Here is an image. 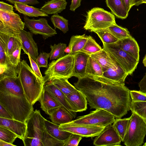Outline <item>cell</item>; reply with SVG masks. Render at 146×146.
<instances>
[{
    "label": "cell",
    "mask_w": 146,
    "mask_h": 146,
    "mask_svg": "<svg viewBox=\"0 0 146 146\" xmlns=\"http://www.w3.org/2000/svg\"><path fill=\"white\" fill-rule=\"evenodd\" d=\"M74 86L85 96L90 109H102L121 118L130 110V90L125 85L100 81L86 76Z\"/></svg>",
    "instance_id": "obj_1"
},
{
    "label": "cell",
    "mask_w": 146,
    "mask_h": 146,
    "mask_svg": "<svg viewBox=\"0 0 146 146\" xmlns=\"http://www.w3.org/2000/svg\"><path fill=\"white\" fill-rule=\"evenodd\" d=\"M0 104L13 119L26 122L34 111L17 77H0Z\"/></svg>",
    "instance_id": "obj_2"
},
{
    "label": "cell",
    "mask_w": 146,
    "mask_h": 146,
    "mask_svg": "<svg viewBox=\"0 0 146 146\" xmlns=\"http://www.w3.org/2000/svg\"><path fill=\"white\" fill-rule=\"evenodd\" d=\"M18 77L28 100L32 105L38 101L46 83L33 72L26 60H21L19 65Z\"/></svg>",
    "instance_id": "obj_3"
},
{
    "label": "cell",
    "mask_w": 146,
    "mask_h": 146,
    "mask_svg": "<svg viewBox=\"0 0 146 146\" xmlns=\"http://www.w3.org/2000/svg\"><path fill=\"white\" fill-rule=\"evenodd\" d=\"M74 64V55L70 54H66L59 59L53 60L44 72L45 82L57 78H70L72 77Z\"/></svg>",
    "instance_id": "obj_4"
},
{
    "label": "cell",
    "mask_w": 146,
    "mask_h": 146,
    "mask_svg": "<svg viewBox=\"0 0 146 146\" xmlns=\"http://www.w3.org/2000/svg\"><path fill=\"white\" fill-rule=\"evenodd\" d=\"M131 112L123 142L127 146H141L146 135V123L145 119L137 113Z\"/></svg>",
    "instance_id": "obj_5"
},
{
    "label": "cell",
    "mask_w": 146,
    "mask_h": 146,
    "mask_svg": "<svg viewBox=\"0 0 146 146\" xmlns=\"http://www.w3.org/2000/svg\"><path fill=\"white\" fill-rule=\"evenodd\" d=\"M116 23L113 14L102 8L94 7L87 12L84 28L94 32L97 30L107 29Z\"/></svg>",
    "instance_id": "obj_6"
},
{
    "label": "cell",
    "mask_w": 146,
    "mask_h": 146,
    "mask_svg": "<svg viewBox=\"0 0 146 146\" xmlns=\"http://www.w3.org/2000/svg\"><path fill=\"white\" fill-rule=\"evenodd\" d=\"M115 120V117L110 112L103 109H98L66 123L70 125L106 127L113 123Z\"/></svg>",
    "instance_id": "obj_7"
},
{
    "label": "cell",
    "mask_w": 146,
    "mask_h": 146,
    "mask_svg": "<svg viewBox=\"0 0 146 146\" xmlns=\"http://www.w3.org/2000/svg\"><path fill=\"white\" fill-rule=\"evenodd\" d=\"M103 44V48L109 55L120 64L128 75H131L139 61L121 49L116 43Z\"/></svg>",
    "instance_id": "obj_8"
},
{
    "label": "cell",
    "mask_w": 146,
    "mask_h": 146,
    "mask_svg": "<svg viewBox=\"0 0 146 146\" xmlns=\"http://www.w3.org/2000/svg\"><path fill=\"white\" fill-rule=\"evenodd\" d=\"M25 27L18 14L0 10V33L21 38V30Z\"/></svg>",
    "instance_id": "obj_9"
},
{
    "label": "cell",
    "mask_w": 146,
    "mask_h": 146,
    "mask_svg": "<svg viewBox=\"0 0 146 146\" xmlns=\"http://www.w3.org/2000/svg\"><path fill=\"white\" fill-rule=\"evenodd\" d=\"M45 119L39 110L34 111L26 121L27 130L24 138H31L41 140L43 133L46 129Z\"/></svg>",
    "instance_id": "obj_10"
},
{
    "label": "cell",
    "mask_w": 146,
    "mask_h": 146,
    "mask_svg": "<svg viewBox=\"0 0 146 146\" xmlns=\"http://www.w3.org/2000/svg\"><path fill=\"white\" fill-rule=\"evenodd\" d=\"M25 26L33 34L40 35L44 40L55 36L57 34L55 29L48 24L47 19L44 18L38 19H30L27 17H24Z\"/></svg>",
    "instance_id": "obj_11"
},
{
    "label": "cell",
    "mask_w": 146,
    "mask_h": 146,
    "mask_svg": "<svg viewBox=\"0 0 146 146\" xmlns=\"http://www.w3.org/2000/svg\"><path fill=\"white\" fill-rule=\"evenodd\" d=\"M122 141L113 125L111 124L96 136L93 143L97 146H120Z\"/></svg>",
    "instance_id": "obj_12"
},
{
    "label": "cell",
    "mask_w": 146,
    "mask_h": 146,
    "mask_svg": "<svg viewBox=\"0 0 146 146\" xmlns=\"http://www.w3.org/2000/svg\"><path fill=\"white\" fill-rule=\"evenodd\" d=\"M106 127L84 125H70L66 123L59 125V128L61 130L86 137L98 136Z\"/></svg>",
    "instance_id": "obj_13"
},
{
    "label": "cell",
    "mask_w": 146,
    "mask_h": 146,
    "mask_svg": "<svg viewBox=\"0 0 146 146\" xmlns=\"http://www.w3.org/2000/svg\"><path fill=\"white\" fill-rule=\"evenodd\" d=\"M128 75L117 62L116 65L104 72L102 76L94 78L100 81L125 85V79Z\"/></svg>",
    "instance_id": "obj_14"
},
{
    "label": "cell",
    "mask_w": 146,
    "mask_h": 146,
    "mask_svg": "<svg viewBox=\"0 0 146 146\" xmlns=\"http://www.w3.org/2000/svg\"><path fill=\"white\" fill-rule=\"evenodd\" d=\"M33 34L24 29L21 30L20 36L21 41L22 49L24 54H29L36 61L38 56L37 43L34 40Z\"/></svg>",
    "instance_id": "obj_15"
},
{
    "label": "cell",
    "mask_w": 146,
    "mask_h": 146,
    "mask_svg": "<svg viewBox=\"0 0 146 146\" xmlns=\"http://www.w3.org/2000/svg\"><path fill=\"white\" fill-rule=\"evenodd\" d=\"M65 97L73 111L81 112L87 110V101L86 98L79 90L77 89L71 94L66 95Z\"/></svg>",
    "instance_id": "obj_16"
},
{
    "label": "cell",
    "mask_w": 146,
    "mask_h": 146,
    "mask_svg": "<svg viewBox=\"0 0 146 146\" xmlns=\"http://www.w3.org/2000/svg\"><path fill=\"white\" fill-rule=\"evenodd\" d=\"M0 126L8 129L16 134L18 138L22 141L25 136L27 130L26 122H23L14 119L0 117Z\"/></svg>",
    "instance_id": "obj_17"
},
{
    "label": "cell",
    "mask_w": 146,
    "mask_h": 146,
    "mask_svg": "<svg viewBox=\"0 0 146 146\" xmlns=\"http://www.w3.org/2000/svg\"><path fill=\"white\" fill-rule=\"evenodd\" d=\"M44 88L56 100L61 106L64 108L75 118L76 112L72 110L67 102L65 95L50 82L46 83Z\"/></svg>",
    "instance_id": "obj_18"
},
{
    "label": "cell",
    "mask_w": 146,
    "mask_h": 146,
    "mask_svg": "<svg viewBox=\"0 0 146 146\" xmlns=\"http://www.w3.org/2000/svg\"><path fill=\"white\" fill-rule=\"evenodd\" d=\"M39 101L42 110L50 115L57 108L61 106L56 100L44 87Z\"/></svg>",
    "instance_id": "obj_19"
},
{
    "label": "cell",
    "mask_w": 146,
    "mask_h": 146,
    "mask_svg": "<svg viewBox=\"0 0 146 146\" xmlns=\"http://www.w3.org/2000/svg\"><path fill=\"white\" fill-rule=\"evenodd\" d=\"M74 64L72 76L78 78L86 76L88 61L90 55L81 52L74 54Z\"/></svg>",
    "instance_id": "obj_20"
},
{
    "label": "cell",
    "mask_w": 146,
    "mask_h": 146,
    "mask_svg": "<svg viewBox=\"0 0 146 146\" xmlns=\"http://www.w3.org/2000/svg\"><path fill=\"white\" fill-rule=\"evenodd\" d=\"M116 43L122 50L139 61V47L137 42L132 37L119 40Z\"/></svg>",
    "instance_id": "obj_21"
},
{
    "label": "cell",
    "mask_w": 146,
    "mask_h": 146,
    "mask_svg": "<svg viewBox=\"0 0 146 146\" xmlns=\"http://www.w3.org/2000/svg\"><path fill=\"white\" fill-rule=\"evenodd\" d=\"M90 56L99 63L104 72L108 68L116 65L117 63L103 48L100 51Z\"/></svg>",
    "instance_id": "obj_22"
},
{
    "label": "cell",
    "mask_w": 146,
    "mask_h": 146,
    "mask_svg": "<svg viewBox=\"0 0 146 146\" xmlns=\"http://www.w3.org/2000/svg\"><path fill=\"white\" fill-rule=\"evenodd\" d=\"M67 4L66 0H50L45 2L40 10L48 15L57 14L64 10Z\"/></svg>",
    "instance_id": "obj_23"
},
{
    "label": "cell",
    "mask_w": 146,
    "mask_h": 146,
    "mask_svg": "<svg viewBox=\"0 0 146 146\" xmlns=\"http://www.w3.org/2000/svg\"><path fill=\"white\" fill-rule=\"evenodd\" d=\"M73 118V116L62 106L56 109L49 116L52 123L58 125L70 122Z\"/></svg>",
    "instance_id": "obj_24"
},
{
    "label": "cell",
    "mask_w": 146,
    "mask_h": 146,
    "mask_svg": "<svg viewBox=\"0 0 146 146\" xmlns=\"http://www.w3.org/2000/svg\"><path fill=\"white\" fill-rule=\"evenodd\" d=\"M44 123L46 129L51 135L65 142L72 134L70 132L60 129L59 128L60 125L55 124L46 119L45 120Z\"/></svg>",
    "instance_id": "obj_25"
},
{
    "label": "cell",
    "mask_w": 146,
    "mask_h": 146,
    "mask_svg": "<svg viewBox=\"0 0 146 146\" xmlns=\"http://www.w3.org/2000/svg\"><path fill=\"white\" fill-rule=\"evenodd\" d=\"M14 7L19 13L25 17H48L40 10V9L32 6L19 3H14Z\"/></svg>",
    "instance_id": "obj_26"
},
{
    "label": "cell",
    "mask_w": 146,
    "mask_h": 146,
    "mask_svg": "<svg viewBox=\"0 0 146 146\" xmlns=\"http://www.w3.org/2000/svg\"><path fill=\"white\" fill-rule=\"evenodd\" d=\"M106 2L112 13L116 17L121 19L127 17L128 13L121 0H106Z\"/></svg>",
    "instance_id": "obj_27"
},
{
    "label": "cell",
    "mask_w": 146,
    "mask_h": 146,
    "mask_svg": "<svg viewBox=\"0 0 146 146\" xmlns=\"http://www.w3.org/2000/svg\"><path fill=\"white\" fill-rule=\"evenodd\" d=\"M87 39V36L85 34L72 36L68 45L71 49L70 54H74L80 52L84 46Z\"/></svg>",
    "instance_id": "obj_28"
},
{
    "label": "cell",
    "mask_w": 146,
    "mask_h": 146,
    "mask_svg": "<svg viewBox=\"0 0 146 146\" xmlns=\"http://www.w3.org/2000/svg\"><path fill=\"white\" fill-rule=\"evenodd\" d=\"M103 72L102 68L100 65L95 60L90 56L88 61L86 71V76H90L94 78H97L102 76Z\"/></svg>",
    "instance_id": "obj_29"
},
{
    "label": "cell",
    "mask_w": 146,
    "mask_h": 146,
    "mask_svg": "<svg viewBox=\"0 0 146 146\" xmlns=\"http://www.w3.org/2000/svg\"><path fill=\"white\" fill-rule=\"evenodd\" d=\"M68 79L65 78H57L49 82L52 83L66 95L77 90L74 86L69 83Z\"/></svg>",
    "instance_id": "obj_30"
},
{
    "label": "cell",
    "mask_w": 146,
    "mask_h": 146,
    "mask_svg": "<svg viewBox=\"0 0 146 146\" xmlns=\"http://www.w3.org/2000/svg\"><path fill=\"white\" fill-rule=\"evenodd\" d=\"M130 121V117L123 119L116 118L113 125L123 141Z\"/></svg>",
    "instance_id": "obj_31"
},
{
    "label": "cell",
    "mask_w": 146,
    "mask_h": 146,
    "mask_svg": "<svg viewBox=\"0 0 146 146\" xmlns=\"http://www.w3.org/2000/svg\"><path fill=\"white\" fill-rule=\"evenodd\" d=\"M87 41L83 48L80 52L89 55L101 50L102 48L90 36H87Z\"/></svg>",
    "instance_id": "obj_32"
},
{
    "label": "cell",
    "mask_w": 146,
    "mask_h": 146,
    "mask_svg": "<svg viewBox=\"0 0 146 146\" xmlns=\"http://www.w3.org/2000/svg\"><path fill=\"white\" fill-rule=\"evenodd\" d=\"M50 20L55 29H58L64 33L68 31V20L62 16L58 14H53L51 17Z\"/></svg>",
    "instance_id": "obj_33"
},
{
    "label": "cell",
    "mask_w": 146,
    "mask_h": 146,
    "mask_svg": "<svg viewBox=\"0 0 146 146\" xmlns=\"http://www.w3.org/2000/svg\"><path fill=\"white\" fill-rule=\"evenodd\" d=\"M107 29L119 40L132 37L127 29L119 26L116 23L111 25Z\"/></svg>",
    "instance_id": "obj_34"
},
{
    "label": "cell",
    "mask_w": 146,
    "mask_h": 146,
    "mask_svg": "<svg viewBox=\"0 0 146 146\" xmlns=\"http://www.w3.org/2000/svg\"><path fill=\"white\" fill-rule=\"evenodd\" d=\"M66 47V44L61 42L54 44L53 45L51 44L50 60H57L64 56L65 55V49Z\"/></svg>",
    "instance_id": "obj_35"
},
{
    "label": "cell",
    "mask_w": 146,
    "mask_h": 146,
    "mask_svg": "<svg viewBox=\"0 0 146 146\" xmlns=\"http://www.w3.org/2000/svg\"><path fill=\"white\" fill-rule=\"evenodd\" d=\"M19 65L15 66L6 61L5 64L0 65V77L4 76L17 77Z\"/></svg>",
    "instance_id": "obj_36"
},
{
    "label": "cell",
    "mask_w": 146,
    "mask_h": 146,
    "mask_svg": "<svg viewBox=\"0 0 146 146\" xmlns=\"http://www.w3.org/2000/svg\"><path fill=\"white\" fill-rule=\"evenodd\" d=\"M19 46H22L21 38L7 35L5 51L6 56L11 54Z\"/></svg>",
    "instance_id": "obj_37"
},
{
    "label": "cell",
    "mask_w": 146,
    "mask_h": 146,
    "mask_svg": "<svg viewBox=\"0 0 146 146\" xmlns=\"http://www.w3.org/2000/svg\"><path fill=\"white\" fill-rule=\"evenodd\" d=\"M41 141L43 146H64L65 143L52 136L46 129L43 133Z\"/></svg>",
    "instance_id": "obj_38"
},
{
    "label": "cell",
    "mask_w": 146,
    "mask_h": 146,
    "mask_svg": "<svg viewBox=\"0 0 146 146\" xmlns=\"http://www.w3.org/2000/svg\"><path fill=\"white\" fill-rule=\"evenodd\" d=\"M94 32L98 35L103 43L110 44L115 43L119 40L107 29L97 30Z\"/></svg>",
    "instance_id": "obj_39"
},
{
    "label": "cell",
    "mask_w": 146,
    "mask_h": 146,
    "mask_svg": "<svg viewBox=\"0 0 146 146\" xmlns=\"http://www.w3.org/2000/svg\"><path fill=\"white\" fill-rule=\"evenodd\" d=\"M18 136L10 130L0 126V140L8 143L13 144Z\"/></svg>",
    "instance_id": "obj_40"
},
{
    "label": "cell",
    "mask_w": 146,
    "mask_h": 146,
    "mask_svg": "<svg viewBox=\"0 0 146 146\" xmlns=\"http://www.w3.org/2000/svg\"><path fill=\"white\" fill-rule=\"evenodd\" d=\"M130 110L146 119V102H131Z\"/></svg>",
    "instance_id": "obj_41"
},
{
    "label": "cell",
    "mask_w": 146,
    "mask_h": 146,
    "mask_svg": "<svg viewBox=\"0 0 146 146\" xmlns=\"http://www.w3.org/2000/svg\"><path fill=\"white\" fill-rule=\"evenodd\" d=\"M7 38V35L0 33V65L6 63L7 56L5 51Z\"/></svg>",
    "instance_id": "obj_42"
},
{
    "label": "cell",
    "mask_w": 146,
    "mask_h": 146,
    "mask_svg": "<svg viewBox=\"0 0 146 146\" xmlns=\"http://www.w3.org/2000/svg\"><path fill=\"white\" fill-rule=\"evenodd\" d=\"M22 46H19L11 54L7 56L6 61L12 65L17 66L21 61L20 56Z\"/></svg>",
    "instance_id": "obj_43"
},
{
    "label": "cell",
    "mask_w": 146,
    "mask_h": 146,
    "mask_svg": "<svg viewBox=\"0 0 146 146\" xmlns=\"http://www.w3.org/2000/svg\"><path fill=\"white\" fill-rule=\"evenodd\" d=\"M50 57V53L40 52L37 57L35 61L40 68L41 67L47 68L48 67V60Z\"/></svg>",
    "instance_id": "obj_44"
},
{
    "label": "cell",
    "mask_w": 146,
    "mask_h": 146,
    "mask_svg": "<svg viewBox=\"0 0 146 146\" xmlns=\"http://www.w3.org/2000/svg\"><path fill=\"white\" fill-rule=\"evenodd\" d=\"M130 94L132 102H146V93L140 90H130Z\"/></svg>",
    "instance_id": "obj_45"
},
{
    "label": "cell",
    "mask_w": 146,
    "mask_h": 146,
    "mask_svg": "<svg viewBox=\"0 0 146 146\" xmlns=\"http://www.w3.org/2000/svg\"><path fill=\"white\" fill-rule=\"evenodd\" d=\"M82 137L81 135L72 133L65 142L64 146H77Z\"/></svg>",
    "instance_id": "obj_46"
},
{
    "label": "cell",
    "mask_w": 146,
    "mask_h": 146,
    "mask_svg": "<svg viewBox=\"0 0 146 146\" xmlns=\"http://www.w3.org/2000/svg\"><path fill=\"white\" fill-rule=\"evenodd\" d=\"M28 56L30 62L31 67L33 72L39 77L42 79H44V77H43L39 67L36 61L33 59L29 54Z\"/></svg>",
    "instance_id": "obj_47"
},
{
    "label": "cell",
    "mask_w": 146,
    "mask_h": 146,
    "mask_svg": "<svg viewBox=\"0 0 146 146\" xmlns=\"http://www.w3.org/2000/svg\"><path fill=\"white\" fill-rule=\"evenodd\" d=\"M10 3L14 4L15 3L27 5H33L38 4L39 2L37 0H6Z\"/></svg>",
    "instance_id": "obj_48"
},
{
    "label": "cell",
    "mask_w": 146,
    "mask_h": 146,
    "mask_svg": "<svg viewBox=\"0 0 146 146\" xmlns=\"http://www.w3.org/2000/svg\"><path fill=\"white\" fill-rule=\"evenodd\" d=\"M0 10L10 12H14L13 7L11 5L3 1L0 2Z\"/></svg>",
    "instance_id": "obj_49"
},
{
    "label": "cell",
    "mask_w": 146,
    "mask_h": 146,
    "mask_svg": "<svg viewBox=\"0 0 146 146\" xmlns=\"http://www.w3.org/2000/svg\"><path fill=\"white\" fill-rule=\"evenodd\" d=\"M0 117L8 119H13L11 114L0 104Z\"/></svg>",
    "instance_id": "obj_50"
},
{
    "label": "cell",
    "mask_w": 146,
    "mask_h": 146,
    "mask_svg": "<svg viewBox=\"0 0 146 146\" xmlns=\"http://www.w3.org/2000/svg\"><path fill=\"white\" fill-rule=\"evenodd\" d=\"M82 0H72L70 6V10L74 11L76 9L81 5Z\"/></svg>",
    "instance_id": "obj_51"
},
{
    "label": "cell",
    "mask_w": 146,
    "mask_h": 146,
    "mask_svg": "<svg viewBox=\"0 0 146 146\" xmlns=\"http://www.w3.org/2000/svg\"><path fill=\"white\" fill-rule=\"evenodd\" d=\"M138 84L140 90L146 93V73Z\"/></svg>",
    "instance_id": "obj_52"
},
{
    "label": "cell",
    "mask_w": 146,
    "mask_h": 146,
    "mask_svg": "<svg viewBox=\"0 0 146 146\" xmlns=\"http://www.w3.org/2000/svg\"><path fill=\"white\" fill-rule=\"evenodd\" d=\"M127 12H129L133 6V0H121Z\"/></svg>",
    "instance_id": "obj_53"
},
{
    "label": "cell",
    "mask_w": 146,
    "mask_h": 146,
    "mask_svg": "<svg viewBox=\"0 0 146 146\" xmlns=\"http://www.w3.org/2000/svg\"><path fill=\"white\" fill-rule=\"evenodd\" d=\"M15 146L13 144H10L2 140H0V146Z\"/></svg>",
    "instance_id": "obj_54"
},
{
    "label": "cell",
    "mask_w": 146,
    "mask_h": 146,
    "mask_svg": "<svg viewBox=\"0 0 146 146\" xmlns=\"http://www.w3.org/2000/svg\"><path fill=\"white\" fill-rule=\"evenodd\" d=\"M143 0H133V6H138L141 4Z\"/></svg>",
    "instance_id": "obj_55"
},
{
    "label": "cell",
    "mask_w": 146,
    "mask_h": 146,
    "mask_svg": "<svg viewBox=\"0 0 146 146\" xmlns=\"http://www.w3.org/2000/svg\"><path fill=\"white\" fill-rule=\"evenodd\" d=\"M71 49L69 46H68L65 49V52L66 54H70V53Z\"/></svg>",
    "instance_id": "obj_56"
},
{
    "label": "cell",
    "mask_w": 146,
    "mask_h": 146,
    "mask_svg": "<svg viewBox=\"0 0 146 146\" xmlns=\"http://www.w3.org/2000/svg\"><path fill=\"white\" fill-rule=\"evenodd\" d=\"M143 63L144 66L146 67V54L143 58Z\"/></svg>",
    "instance_id": "obj_57"
},
{
    "label": "cell",
    "mask_w": 146,
    "mask_h": 146,
    "mask_svg": "<svg viewBox=\"0 0 146 146\" xmlns=\"http://www.w3.org/2000/svg\"><path fill=\"white\" fill-rule=\"evenodd\" d=\"M146 3V0H143L142 2V3Z\"/></svg>",
    "instance_id": "obj_58"
},
{
    "label": "cell",
    "mask_w": 146,
    "mask_h": 146,
    "mask_svg": "<svg viewBox=\"0 0 146 146\" xmlns=\"http://www.w3.org/2000/svg\"><path fill=\"white\" fill-rule=\"evenodd\" d=\"M143 146H146V142L145 143L144 145H143Z\"/></svg>",
    "instance_id": "obj_59"
},
{
    "label": "cell",
    "mask_w": 146,
    "mask_h": 146,
    "mask_svg": "<svg viewBox=\"0 0 146 146\" xmlns=\"http://www.w3.org/2000/svg\"><path fill=\"white\" fill-rule=\"evenodd\" d=\"M145 119V122L146 123V119Z\"/></svg>",
    "instance_id": "obj_60"
}]
</instances>
